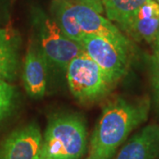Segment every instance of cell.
<instances>
[{"label":"cell","instance_id":"cell-1","mask_svg":"<svg viewBox=\"0 0 159 159\" xmlns=\"http://www.w3.org/2000/svg\"><path fill=\"white\" fill-rule=\"evenodd\" d=\"M150 99L118 97L106 103L92 133L89 156L111 159L131 133L148 119Z\"/></svg>","mask_w":159,"mask_h":159},{"label":"cell","instance_id":"cell-2","mask_svg":"<svg viewBox=\"0 0 159 159\" xmlns=\"http://www.w3.org/2000/svg\"><path fill=\"white\" fill-rule=\"evenodd\" d=\"M87 147V128L82 118L75 114H60L48 122L40 156L51 159H80Z\"/></svg>","mask_w":159,"mask_h":159},{"label":"cell","instance_id":"cell-3","mask_svg":"<svg viewBox=\"0 0 159 159\" xmlns=\"http://www.w3.org/2000/svg\"><path fill=\"white\" fill-rule=\"evenodd\" d=\"M66 71L69 89L80 102L98 101L106 97L116 85L85 52L74 57Z\"/></svg>","mask_w":159,"mask_h":159},{"label":"cell","instance_id":"cell-4","mask_svg":"<svg viewBox=\"0 0 159 159\" xmlns=\"http://www.w3.org/2000/svg\"><path fill=\"white\" fill-rule=\"evenodd\" d=\"M35 27L38 48L48 65L66 70L74 57L85 52L80 43L69 38L53 19L36 16Z\"/></svg>","mask_w":159,"mask_h":159},{"label":"cell","instance_id":"cell-5","mask_svg":"<svg viewBox=\"0 0 159 159\" xmlns=\"http://www.w3.org/2000/svg\"><path fill=\"white\" fill-rule=\"evenodd\" d=\"M80 45L86 54L107 74L114 83L117 84L126 74L132 57L123 53L107 41L97 35L84 33Z\"/></svg>","mask_w":159,"mask_h":159},{"label":"cell","instance_id":"cell-6","mask_svg":"<svg viewBox=\"0 0 159 159\" xmlns=\"http://www.w3.org/2000/svg\"><path fill=\"white\" fill-rule=\"evenodd\" d=\"M74 8L77 21L83 33L94 34L104 39L123 53L133 57L134 45L131 40L111 20L77 2L74 3Z\"/></svg>","mask_w":159,"mask_h":159},{"label":"cell","instance_id":"cell-7","mask_svg":"<svg viewBox=\"0 0 159 159\" xmlns=\"http://www.w3.org/2000/svg\"><path fill=\"white\" fill-rule=\"evenodd\" d=\"M43 134L36 124L18 128L0 143V159H39Z\"/></svg>","mask_w":159,"mask_h":159},{"label":"cell","instance_id":"cell-8","mask_svg":"<svg viewBox=\"0 0 159 159\" xmlns=\"http://www.w3.org/2000/svg\"><path fill=\"white\" fill-rule=\"evenodd\" d=\"M133 39L153 43L159 35V5L148 0L121 28Z\"/></svg>","mask_w":159,"mask_h":159},{"label":"cell","instance_id":"cell-9","mask_svg":"<svg viewBox=\"0 0 159 159\" xmlns=\"http://www.w3.org/2000/svg\"><path fill=\"white\" fill-rule=\"evenodd\" d=\"M159 156V125H146L132 136L111 159H157Z\"/></svg>","mask_w":159,"mask_h":159},{"label":"cell","instance_id":"cell-10","mask_svg":"<svg viewBox=\"0 0 159 159\" xmlns=\"http://www.w3.org/2000/svg\"><path fill=\"white\" fill-rule=\"evenodd\" d=\"M47 61L34 44L29 45L23 65L22 80L29 97L39 99L44 96L47 83Z\"/></svg>","mask_w":159,"mask_h":159},{"label":"cell","instance_id":"cell-11","mask_svg":"<svg viewBox=\"0 0 159 159\" xmlns=\"http://www.w3.org/2000/svg\"><path fill=\"white\" fill-rule=\"evenodd\" d=\"M20 39L11 29L0 28V80L11 81L19 68Z\"/></svg>","mask_w":159,"mask_h":159},{"label":"cell","instance_id":"cell-12","mask_svg":"<svg viewBox=\"0 0 159 159\" xmlns=\"http://www.w3.org/2000/svg\"><path fill=\"white\" fill-rule=\"evenodd\" d=\"M73 0H52L51 10L53 20L69 38L80 43L83 31L77 21Z\"/></svg>","mask_w":159,"mask_h":159},{"label":"cell","instance_id":"cell-13","mask_svg":"<svg viewBox=\"0 0 159 159\" xmlns=\"http://www.w3.org/2000/svg\"><path fill=\"white\" fill-rule=\"evenodd\" d=\"M148 0H102L107 19L122 28Z\"/></svg>","mask_w":159,"mask_h":159},{"label":"cell","instance_id":"cell-14","mask_svg":"<svg viewBox=\"0 0 159 159\" xmlns=\"http://www.w3.org/2000/svg\"><path fill=\"white\" fill-rule=\"evenodd\" d=\"M16 88L10 82L0 80V121L11 113L17 102Z\"/></svg>","mask_w":159,"mask_h":159},{"label":"cell","instance_id":"cell-15","mask_svg":"<svg viewBox=\"0 0 159 159\" xmlns=\"http://www.w3.org/2000/svg\"><path fill=\"white\" fill-rule=\"evenodd\" d=\"M152 44L153 54L151 57V82L156 100L159 104V35Z\"/></svg>","mask_w":159,"mask_h":159},{"label":"cell","instance_id":"cell-16","mask_svg":"<svg viewBox=\"0 0 159 159\" xmlns=\"http://www.w3.org/2000/svg\"><path fill=\"white\" fill-rule=\"evenodd\" d=\"M75 2L79 3L80 5L89 7L92 10L96 11L100 14H102L104 11L103 5H102V0H75Z\"/></svg>","mask_w":159,"mask_h":159},{"label":"cell","instance_id":"cell-17","mask_svg":"<svg viewBox=\"0 0 159 159\" xmlns=\"http://www.w3.org/2000/svg\"><path fill=\"white\" fill-rule=\"evenodd\" d=\"M8 13L7 10V4L6 0H0V23L3 22L6 20Z\"/></svg>","mask_w":159,"mask_h":159},{"label":"cell","instance_id":"cell-18","mask_svg":"<svg viewBox=\"0 0 159 159\" xmlns=\"http://www.w3.org/2000/svg\"><path fill=\"white\" fill-rule=\"evenodd\" d=\"M39 159H51V158L48 157H45V156H40Z\"/></svg>","mask_w":159,"mask_h":159},{"label":"cell","instance_id":"cell-19","mask_svg":"<svg viewBox=\"0 0 159 159\" xmlns=\"http://www.w3.org/2000/svg\"><path fill=\"white\" fill-rule=\"evenodd\" d=\"M87 159H96V158H94L93 157H91V156H89V157H87Z\"/></svg>","mask_w":159,"mask_h":159},{"label":"cell","instance_id":"cell-20","mask_svg":"<svg viewBox=\"0 0 159 159\" xmlns=\"http://www.w3.org/2000/svg\"><path fill=\"white\" fill-rule=\"evenodd\" d=\"M156 1H157V2L158 3V5H159V0H156Z\"/></svg>","mask_w":159,"mask_h":159}]
</instances>
